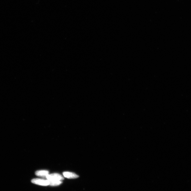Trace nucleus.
<instances>
[{
    "label": "nucleus",
    "mask_w": 191,
    "mask_h": 191,
    "mask_svg": "<svg viewBox=\"0 0 191 191\" xmlns=\"http://www.w3.org/2000/svg\"><path fill=\"white\" fill-rule=\"evenodd\" d=\"M49 171L47 170H39L36 172L35 175L39 177L46 178L47 175L49 174Z\"/></svg>",
    "instance_id": "4"
},
{
    "label": "nucleus",
    "mask_w": 191,
    "mask_h": 191,
    "mask_svg": "<svg viewBox=\"0 0 191 191\" xmlns=\"http://www.w3.org/2000/svg\"><path fill=\"white\" fill-rule=\"evenodd\" d=\"M49 185L51 186H57L62 183V181H49Z\"/></svg>",
    "instance_id": "5"
},
{
    "label": "nucleus",
    "mask_w": 191,
    "mask_h": 191,
    "mask_svg": "<svg viewBox=\"0 0 191 191\" xmlns=\"http://www.w3.org/2000/svg\"><path fill=\"white\" fill-rule=\"evenodd\" d=\"M31 182L33 183L41 185V186H48V185H49V182L48 179L45 180L40 178H35L32 179Z\"/></svg>",
    "instance_id": "2"
},
{
    "label": "nucleus",
    "mask_w": 191,
    "mask_h": 191,
    "mask_svg": "<svg viewBox=\"0 0 191 191\" xmlns=\"http://www.w3.org/2000/svg\"><path fill=\"white\" fill-rule=\"evenodd\" d=\"M63 174L65 178H79V176L77 174L69 172H63Z\"/></svg>",
    "instance_id": "3"
},
{
    "label": "nucleus",
    "mask_w": 191,
    "mask_h": 191,
    "mask_svg": "<svg viewBox=\"0 0 191 191\" xmlns=\"http://www.w3.org/2000/svg\"><path fill=\"white\" fill-rule=\"evenodd\" d=\"M49 181H62L64 179L63 177L58 173H53L48 174L46 178Z\"/></svg>",
    "instance_id": "1"
}]
</instances>
